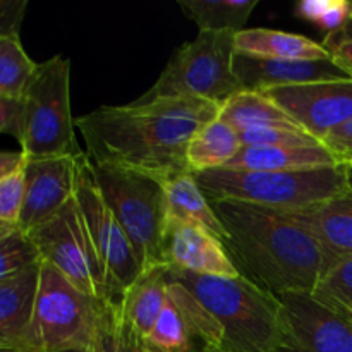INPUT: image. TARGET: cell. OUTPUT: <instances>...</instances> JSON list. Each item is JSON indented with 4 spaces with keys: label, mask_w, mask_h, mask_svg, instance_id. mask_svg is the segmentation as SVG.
I'll use <instances>...</instances> for the list:
<instances>
[{
    "label": "cell",
    "mask_w": 352,
    "mask_h": 352,
    "mask_svg": "<svg viewBox=\"0 0 352 352\" xmlns=\"http://www.w3.org/2000/svg\"><path fill=\"white\" fill-rule=\"evenodd\" d=\"M93 170L107 205L133 244L141 270L164 267V237L168 222L164 182L112 165L93 164Z\"/></svg>",
    "instance_id": "5"
},
{
    "label": "cell",
    "mask_w": 352,
    "mask_h": 352,
    "mask_svg": "<svg viewBox=\"0 0 352 352\" xmlns=\"http://www.w3.org/2000/svg\"><path fill=\"white\" fill-rule=\"evenodd\" d=\"M282 337L275 352H352V322L309 292L278 296Z\"/></svg>",
    "instance_id": "11"
},
{
    "label": "cell",
    "mask_w": 352,
    "mask_h": 352,
    "mask_svg": "<svg viewBox=\"0 0 352 352\" xmlns=\"http://www.w3.org/2000/svg\"><path fill=\"white\" fill-rule=\"evenodd\" d=\"M24 127H26V107L24 98H2L0 96V131L10 134L23 143Z\"/></svg>",
    "instance_id": "33"
},
{
    "label": "cell",
    "mask_w": 352,
    "mask_h": 352,
    "mask_svg": "<svg viewBox=\"0 0 352 352\" xmlns=\"http://www.w3.org/2000/svg\"><path fill=\"white\" fill-rule=\"evenodd\" d=\"M244 146L265 148H302L320 146L322 141L316 140L302 129H285V127H268V129H250L239 133Z\"/></svg>",
    "instance_id": "32"
},
{
    "label": "cell",
    "mask_w": 352,
    "mask_h": 352,
    "mask_svg": "<svg viewBox=\"0 0 352 352\" xmlns=\"http://www.w3.org/2000/svg\"><path fill=\"white\" fill-rule=\"evenodd\" d=\"M26 127L21 151L30 160L78 157L76 119L71 116V60L64 55L38 64L36 74L24 93Z\"/></svg>",
    "instance_id": "7"
},
{
    "label": "cell",
    "mask_w": 352,
    "mask_h": 352,
    "mask_svg": "<svg viewBox=\"0 0 352 352\" xmlns=\"http://www.w3.org/2000/svg\"><path fill=\"white\" fill-rule=\"evenodd\" d=\"M323 47L332 54L333 60L342 65L346 71L352 74V40L332 41V43H323Z\"/></svg>",
    "instance_id": "36"
},
{
    "label": "cell",
    "mask_w": 352,
    "mask_h": 352,
    "mask_svg": "<svg viewBox=\"0 0 352 352\" xmlns=\"http://www.w3.org/2000/svg\"><path fill=\"white\" fill-rule=\"evenodd\" d=\"M167 198L168 220L192 223L212 232L220 241H226L227 232L217 217L212 203L201 191L191 172L179 174L164 182Z\"/></svg>",
    "instance_id": "23"
},
{
    "label": "cell",
    "mask_w": 352,
    "mask_h": 352,
    "mask_svg": "<svg viewBox=\"0 0 352 352\" xmlns=\"http://www.w3.org/2000/svg\"><path fill=\"white\" fill-rule=\"evenodd\" d=\"M323 144L339 158L340 164H352V119L347 120L340 127L333 129L323 140Z\"/></svg>",
    "instance_id": "35"
},
{
    "label": "cell",
    "mask_w": 352,
    "mask_h": 352,
    "mask_svg": "<svg viewBox=\"0 0 352 352\" xmlns=\"http://www.w3.org/2000/svg\"><path fill=\"white\" fill-rule=\"evenodd\" d=\"M38 64L28 57L19 38H0V96L24 98Z\"/></svg>",
    "instance_id": "26"
},
{
    "label": "cell",
    "mask_w": 352,
    "mask_h": 352,
    "mask_svg": "<svg viewBox=\"0 0 352 352\" xmlns=\"http://www.w3.org/2000/svg\"><path fill=\"white\" fill-rule=\"evenodd\" d=\"M89 352H148V349L144 340L122 320L117 302L105 299L95 342Z\"/></svg>",
    "instance_id": "27"
},
{
    "label": "cell",
    "mask_w": 352,
    "mask_h": 352,
    "mask_svg": "<svg viewBox=\"0 0 352 352\" xmlns=\"http://www.w3.org/2000/svg\"><path fill=\"white\" fill-rule=\"evenodd\" d=\"M10 352H31V351H10Z\"/></svg>",
    "instance_id": "42"
},
{
    "label": "cell",
    "mask_w": 352,
    "mask_h": 352,
    "mask_svg": "<svg viewBox=\"0 0 352 352\" xmlns=\"http://www.w3.org/2000/svg\"><path fill=\"white\" fill-rule=\"evenodd\" d=\"M265 93L322 143L352 119V78L280 86Z\"/></svg>",
    "instance_id": "13"
},
{
    "label": "cell",
    "mask_w": 352,
    "mask_h": 352,
    "mask_svg": "<svg viewBox=\"0 0 352 352\" xmlns=\"http://www.w3.org/2000/svg\"><path fill=\"white\" fill-rule=\"evenodd\" d=\"M167 267L213 277H241L222 241L203 227L168 220L164 237Z\"/></svg>",
    "instance_id": "15"
},
{
    "label": "cell",
    "mask_w": 352,
    "mask_h": 352,
    "mask_svg": "<svg viewBox=\"0 0 352 352\" xmlns=\"http://www.w3.org/2000/svg\"><path fill=\"white\" fill-rule=\"evenodd\" d=\"M220 105L199 98H165L98 107L76 119L93 164L141 172L165 182L188 167V144Z\"/></svg>",
    "instance_id": "1"
},
{
    "label": "cell",
    "mask_w": 352,
    "mask_h": 352,
    "mask_svg": "<svg viewBox=\"0 0 352 352\" xmlns=\"http://www.w3.org/2000/svg\"><path fill=\"white\" fill-rule=\"evenodd\" d=\"M236 50L261 58L280 60H325L332 54L323 43L308 36L267 28H246L236 33Z\"/></svg>",
    "instance_id": "21"
},
{
    "label": "cell",
    "mask_w": 352,
    "mask_h": 352,
    "mask_svg": "<svg viewBox=\"0 0 352 352\" xmlns=\"http://www.w3.org/2000/svg\"><path fill=\"white\" fill-rule=\"evenodd\" d=\"M347 189L352 192V164L347 165Z\"/></svg>",
    "instance_id": "39"
},
{
    "label": "cell",
    "mask_w": 352,
    "mask_h": 352,
    "mask_svg": "<svg viewBox=\"0 0 352 352\" xmlns=\"http://www.w3.org/2000/svg\"><path fill=\"white\" fill-rule=\"evenodd\" d=\"M60 352H89L88 349H67V351H60Z\"/></svg>",
    "instance_id": "40"
},
{
    "label": "cell",
    "mask_w": 352,
    "mask_h": 352,
    "mask_svg": "<svg viewBox=\"0 0 352 352\" xmlns=\"http://www.w3.org/2000/svg\"><path fill=\"white\" fill-rule=\"evenodd\" d=\"M210 203L227 232L223 246L244 278L277 298L315 291L325 258L289 212L234 199Z\"/></svg>",
    "instance_id": "2"
},
{
    "label": "cell",
    "mask_w": 352,
    "mask_h": 352,
    "mask_svg": "<svg viewBox=\"0 0 352 352\" xmlns=\"http://www.w3.org/2000/svg\"><path fill=\"white\" fill-rule=\"evenodd\" d=\"M206 352H226V351H222V349H208Z\"/></svg>",
    "instance_id": "41"
},
{
    "label": "cell",
    "mask_w": 352,
    "mask_h": 352,
    "mask_svg": "<svg viewBox=\"0 0 352 352\" xmlns=\"http://www.w3.org/2000/svg\"><path fill=\"white\" fill-rule=\"evenodd\" d=\"M192 175L210 201L234 199L285 212L308 208L349 191L347 165L292 172L212 168Z\"/></svg>",
    "instance_id": "4"
},
{
    "label": "cell",
    "mask_w": 352,
    "mask_h": 352,
    "mask_svg": "<svg viewBox=\"0 0 352 352\" xmlns=\"http://www.w3.org/2000/svg\"><path fill=\"white\" fill-rule=\"evenodd\" d=\"M105 299L79 291L57 268L43 263L31 329V351L91 349Z\"/></svg>",
    "instance_id": "8"
},
{
    "label": "cell",
    "mask_w": 352,
    "mask_h": 352,
    "mask_svg": "<svg viewBox=\"0 0 352 352\" xmlns=\"http://www.w3.org/2000/svg\"><path fill=\"white\" fill-rule=\"evenodd\" d=\"M219 119L234 127L237 133L250 129H268V127L302 129L267 93L250 91V89H241L239 93L227 98L220 105Z\"/></svg>",
    "instance_id": "22"
},
{
    "label": "cell",
    "mask_w": 352,
    "mask_h": 352,
    "mask_svg": "<svg viewBox=\"0 0 352 352\" xmlns=\"http://www.w3.org/2000/svg\"><path fill=\"white\" fill-rule=\"evenodd\" d=\"M243 150L241 136L234 127L215 119L205 124L188 144V167L191 174L222 168Z\"/></svg>",
    "instance_id": "24"
},
{
    "label": "cell",
    "mask_w": 352,
    "mask_h": 352,
    "mask_svg": "<svg viewBox=\"0 0 352 352\" xmlns=\"http://www.w3.org/2000/svg\"><path fill=\"white\" fill-rule=\"evenodd\" d=\"M74 198L105 270L109 301H119L143 270L129 237L119 226L100 191L93 164L86 151L76 158Z\"/></svg>",
    "instance_id": "9"
},
{
    "label": "cell",
    "mask_w": 352,
    "mask_h": 352,
    "mask_svg": "<svg viewBox=\"0 0 352 352\" xmlns=\"http://www.w3.org/2000/svg\"><path fill=\"white\" fill-rule=\"evenodd\" d=\"M168 267L141 272L138 280L119 299L120 316L140 339L146 340L168 298Z\"/></svg>",
    "instance_id": "19"
},
{
    "label": "cell",
    "mask_w": 352,
    "mask_h": 352,
    "mask_svg": "<svg viewBox=\"0 0 352 352\" xmlns=\"http://www.w3.org/2000/svg\"><path fill=\"white\" fill-rule=\"evenodd\" d=\"M144 344L150 352H206L222 347V332L201 302L168 277L167 302Z\"/></svg>",
    "instance_id": "12"
},
{
    "label": "cell",
    "mask_w": 352,
    "mask_h": 352,
    "mask_svg": "<svg viewBox=\"0 0 352 352\" xmlns=\"http://www.w3.org/2000/svg\"><path fill=\"white\" fill-rule=\"evenodd\" d=\"M234 71L243 89L250 91H268L280 86L352 78L351 72L337 64L333 57L325 60H280L253 57L241 52H236L234 57Z\"/></svg>",
    "instance_id": "16"
},
{
    "label": "cell",
    "mask_w": 352,
    "mask_h": 352,
    "mask_svg": "<svg viewBox=\"0 0 352 352\" xmlns=\"http://www.w3.org/2000/svg\"><path fill=\"white\" fill-rule=\"evenodd\" d=\"M296 17L316 24L325 36L340 33L352 21L349 0H302L296 6Z\"/></svg>",
    "instance_id": "29"
},
{
    "label": "cell",
    "mask_w": 352,
    "mask_h": 352,
    "mask_svg": "<svg viewBox=\"0 0 352 352\" xmlns=\"http://www.w3.org/2000/svg\"><path fill=\"white\" fill-rule=\"evenodd\" d=\"M41 261L43 260L33 239L23 230L16 229L0 236V280L14 277Z\"/></svg>",
    "instance_id": "30"
},
{
    "label": "cell",
    "mask_w": 352,
    "mask_h": 352,
    "mask_svg": "<svg viewBox=\"0 0 352 352\" xmlns=\"http://www.w3.org/2000/svg\"><path fill=\"white\" fill-rule=\"evenodd\" d=\"M177 6L199 31L239 33L246 30L258 0H179Z\"/></svg>",
    "instance_id": "25"
},
{
    "label": "cell",
    "mask_w": 352,
    "mask_h": 352,
    "mask_svg": "<svg viewBox=\"0 0 352 352\" xmlns=\"http://www.w3.org/2000/svg\"><path fill=\"white\" fill-rule=\"evenodd\" d=\"M28 0H0V38H19Z\"/></svg>",
    "instance_id": "34"
},
{
    "label": "cell",
    "mask_w": 352,
    "mask_h": 352,
    "mask_svg": "<svg viewBox=\"0 0 352 352\" xmlns=\"http://www.w3.org/2000/svg\"><path fill=\"white\" fill-rule=\"evenodd\" d=\"M41 263L0 280V351H31ZM33 352V351H31Z\"/></svg>",
    "instance_id": "17"
},
{
    "label": "cell",
    "mask_w": 352,
    "mask_h": 352,
    "mask_svg": "<svg viewBox=\"0 0 352 352\" xmlns=\"http://www.w3.org/2000/svg\"><path fill=\"white\" fill-rule=\"evenodd\" d=\"M28 165V157L24 151H2L0 153V177L21 170Z\"/></svg>",
    "instance_id": "37"
},
{
    "label": "cell",
    "mask_w": 352,
    "mask_h": 352,
    "mask_svg": "<svg viewBox=\"0 0 352 352\" xmlns=\"http://www.w3.org/2000/svg\"><path fill=\"white\" fill-rule=\"evenodd\" d=\"M305 227L322 250L325 274L346 258L352 256V192L330 198L318 205L289 212ZM323 274V275H325Z\"/></svg>",
    "instance_id": "18"
},
{
    "label": "cell",
    "mask_w": 352,
    "mask_h": 352,
    "mask_svg": "<svg viewBox=\"0 0 352 352\" xmlns=\"http://www.w3.org/2000/svg\"><path fill=\"white\" fill-rule=\"evenodd\" d=\"M148 352H150V351H148Z\"/></svg>",
    "instance_id": "43"
},
{
    "label": "cell",
    "mask_w": 352,
    "mask_h": 352,
    "mask_svg": "<svg viewBox=\"0 0 352 352\" xmlns=\"http://www.w3.org/2000/svg\"><path fill=\"white\" fill-rule=\"evenodd\" d=\"M168 277L184 285L213 316L226 352H275L282 337V305L277 296L248 278L213 277L168 267Z\"/></svg>",
    "instance_id": "3"
},
{
    "label": "cell",
    "mask_w": 352,
    "mask_h": 352,
    "mask_svg": "<svg viewBox=\"0 0 352 352\" xmlns=\"http://www.w3.org/2000/svg\"><path fill=\"white\" fill-rule=\"evenodd\" d=\"M76 158H28L26 192L17 229L30 236L74 198Z\"/></svg>",
    "instance_id": "14"
},
{
    "label": "cell",
    "mask_w": 352,
    "mask_h": 352,
    "mask_svg": "<svg viewBox=\"0 0 352 352\" xmlns=\"http://www.w3.org/2000/svg\"><path fill=\"white\" fill-rule=\"evenodd\" d=\"M342 40H352V21L344 28L340 33L330 34V36H325L323 43H332V41H342Z\"/></svg>",
    "instance_id": "38"
},
{
    "label": "cell",
    "mask_w": 352,
    "mask_h": 352,
    "mask_svg": "<svg viewBox=\"0 0 352 352\" xmlns=\"http://www.w3.org/2000/svg\"><path fill=\"white\" fill-rule=\"evenodd\" d=\"M43 263L57 268L71 284L96 299H109L107 275L91 243L76 198L30 234Z\"/></svg>",
    "instance_id": "10"
},
{
    "label": "cell",
    "mask_w": 352,
    "mask_h": 352,
    "mask_svg": "<svg viewBox=\"0 0 352 352\" xmlns=\"http://www.w3.org/2000/svg\"><path fill=\"white\" fill-rule=\"evenodd\" d=\"M311 294L323 306L352 322V256L330 268Z\"/></svg>",
    "instance_id": "28"
},
{
    "label": "cell",
    "mask_w": 352,
    "mask_h": 352,
    "mask_svg": "<svg viewBox=\"0 0 352 352\" xmlns=\"http://www.w3.org/2000/svg\"><path fill=\"white\" fill-rule=\"evenodd\" d=\"M340 164L339 158L325 146H302V148H265L244 146L226 167L243 168V170H265V172H292L313 170V168L336 167Z\"/></svg>",
    "instance_id": "20"
},
{
    "label": "cell",
    "mask_w": 352,
    "mask_h": 352,
    "mask_svg": "<svg viewBox=\"0 0 352 352\" xmlns=\"http://www.w3.org/2000/svg\"><path fill=\"white\" fill-rule=\"evenodd\" d=\"M26 192V167L0 177V236L17 229Z\"/></svg>",
    "instance_id": "31"
},
{
    "label": "cell",
    "mask_w": 352,
    "mask_h": 352,
    "mask_svg": "<svg viewBox=\"0 0 352 352\" xmlns=\"http://www.w3.org/2000/svg\"><path fill=\"white\" fill-rule=\"evenodd\" d=\"M236 33L199 31L168 58L157 82L138 102L199 98L222 105L243 89L236 71Z\"/></svg>",
    "instance_id": "6"
}]
</instances>
